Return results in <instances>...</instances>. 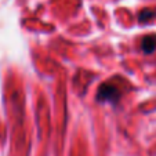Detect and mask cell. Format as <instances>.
Returning <instances> with one entry per match:
<instances>
[{
	"instance_id": "cell-1",
	"label": "cell",
	"mask_w": 156,
	"mask_h": 156,
	"mask_svg": "<svg viewBox=\"0 0 156 156\" xmlns=\"http://www.w3.org/2000/svg\"><path fill=\"white\" fill-rule=\"evenodd\" d=\"M119 98V91L118 88L111 83H104L101 84V87L98 88L97 100L98 101H116Z\"/></svg>"
},
{
	"instance_id": "cell-2",
	"label": "cell",
	"mask_w": 156,
	"mask_h": 156,
	"mask_svg": "<svg viewBox=\"0 0 156 156\" xmlns=\"http://www.w3.org/2000/svg\"><path fill=\"white\" fill-rule=\"evenodd\" d=\"M141 46H142V50L144 53L151 54L156 50V35H148L142 39L141 41Z\"/></svg>"
},
{
	"instance_id": "cell-3",
	"label": "cell",
	"mask_w": 156,
	"mask_h": 156,
	"mask_svg": "<svg viewBox=\"0 0 156 156\" xmlns=\"http://www.w3.org/2000/svg\"><path fill=\"white\" fill-rule=\"evenodd\" d=\"M156 15L155 10H151V9H147V10H142L141 14H140V21L141 22H148L151 18H153Z\"/></svg>"
}]
</instances>
